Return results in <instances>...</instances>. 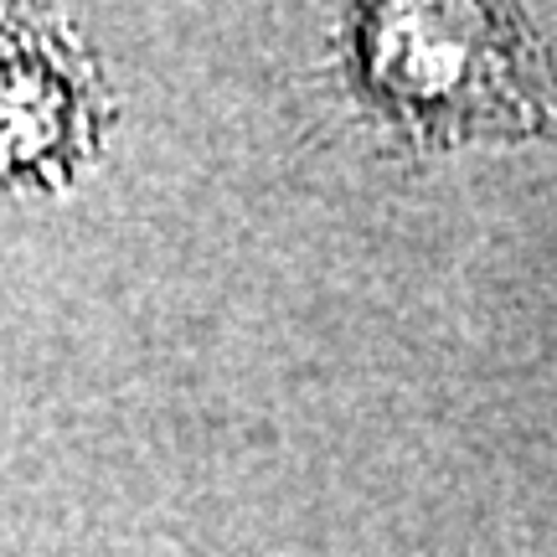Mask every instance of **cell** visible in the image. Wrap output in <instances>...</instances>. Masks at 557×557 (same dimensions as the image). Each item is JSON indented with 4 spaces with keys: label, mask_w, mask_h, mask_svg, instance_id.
<instances>
[{
    "label": "cell",
    "mask_w": 557,
    "mask_h": 557,
    "mask_svg": "<svg viewBox=\"0 0 557 557\" xmlns=\"http://www.w3.org/2000/svg\"><path fill=\"white\" fill-rule=\"evenodd\" d=\"M357 83L413 139L557 135V73L517 16L382 5L351 21Z\"/></svg>",
    "instance_id": "cell-1"
},
{
    "label": "cell",
    "mask_w": 557,
    "mask_h": 557,
    "mask_svg": "<svg viewBox=\"0 0 557 557\" xmlns=\"http://www.w3.org/2000/svg\"><path fill=\"white\" fill-rule=\"evenodd\" d=\"M99 129V78L78 41L41 16L0 11V186L62 181Z\"/></svg>",
    "instance_id": "cell-2"
}]
</instances>
